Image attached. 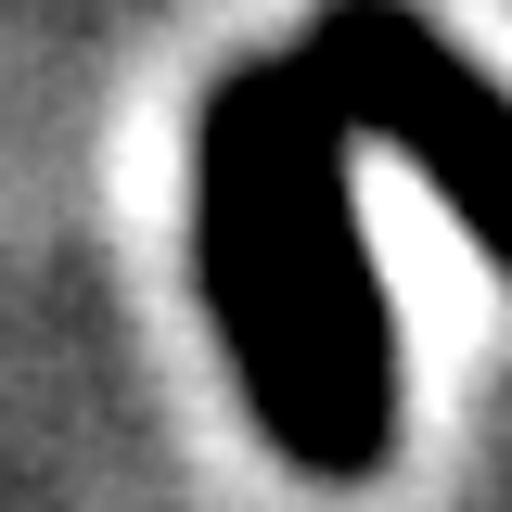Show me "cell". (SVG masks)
<instances>
[{
  "label": "cell",
  "instance_id": "1",
  "mask_svg": "<svg viewBox=\"0 0 512 512\" xmlns=\"http://www.w3.org/2000/svg\"><path fill=\"white\" fill-rule=\"evenodd\" d=\"M359 141L308 52L218 64L192 116V282L256 436L320 487L397 461V308L359 231Z\"/></svg>",
  "mask_w": 512,
  "mask_h": 512
},
{
  "label": "cell",
  "instance_id": "2",
  "mask_svg": "<svg viewBox=\"0 0 512 512\" xmlns=\"http://www.w3.org/2000/svg\"><path fill=\"white\" fill-rule=\"evenodd\" d=\"M295 52L333 90L346 141H384L474 231V256L512 269V90L500 77L461 52V39H436L423 0H320Z\"/></svg>",
  "mask_w": 512,
  "mask_h": 512
}]
</instances>
